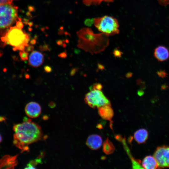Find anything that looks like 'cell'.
<instances>
[{
  "mask_svg": "<svg viewBox=\"0 0 169 169\" xmlns=\"http://www.w3.org/2000/svg\"><path fill=\"white\" fill-rule=\"evenodd\" d=\"M14 125V144L22 151H29V145L41 140L43 136L40 127L30 119H26Z\"/></svg>",
  "mask_w": 169,
  "mask_h": 169,
  "instance_id": "6da1fadb",
  "label": "cell"
},
{
  "mask_svg": "<svg viewBox=\"0 0 169 169\" xmlns=\"http://www.w3.org/2000/svg\"><path fill=\"white\" fill-rule=\"evenodd\" d=\"M79 38L77 46L92 54L104 51L109 45V36L102 33H94L89 28H83L77 32Z\"/></svg>",
  "mask_w": 169,
  "mask_h": 169,
  "instance_id": "7a4b0ae2",
  "label": "cell"
},
{
  "mask_svg": "<svg viewBox=\"0 0 169 169\" xmlns=\"http://www.w3.org/2000/svg\"><path fill=\"white\" fill-rule=\"evenodd\" d=\"M1 39L4 44L13 46L14 51H20L24 50L25 47L29 45L30 37L21 28L16 26L10 27Z\"/></svg>",
  "mask_w": 169,
  "mask_h": 169,
  "instance_id": "3957f363",
  "label": "cell"
},
{
  "mask_svg": "<svg viewBox=\"0 0 169 169\" xmlns=\"http://www.w3.org/2000/svg\"><path fill=\"white\" fill-rule=\"evenodd\" d=\"M94 24L98 30L109 36L119 33V25L116 19L105 15L94 18Z\"/></svg>",
  "mask_w": 169,
  "mask_h": 169,
  "instance_id": "277c9868",
  "label": "cell"
},
{
  "mask_svg": "<svg viewBox=\"0 0 169 169\" xmlns=\"http://www.w3.org/2000/svg\"><path fill=\"white\" fill-rule=\"evenodd\" d=\"M18 7L12 3L0 4V28L10 26L18 18Z\"/></svg>",
  "mask_w": 169,
  "mask_h": 169,
  "instance_id": "5b68a950",
  "label": "cell"
},
{
  "mask_svg": "<svg viewBox=\"0 0 169 169\" xmlns=\"http://www.w3.org/2000/svg\"><path fill=\"white\" fill-rule=\"evenodd\" d=\"M84 100L87 104L93 108H98L107 105H111L110 101L101 90H91L85 95Z\"/></svg>",
  "mask_w": 169,
  "mask_h": 169,
  "instance_id": "8992f818",
  "label": "cell"
},
{
  "mask_svg": "<svg viewBox=\"0 0 169 169\" xmlns=\"http://www.w3.org/2000/svg\"><path fill=\"white\" fill-rule=\"evenodd\" d=\"M154 156L157 162L158 168H169V146L164 145L157 147Z\"/></svg>",
  "mask_w": 169,
  "mask_h": 169,
  "instance_id": "52a82bcc",
  "label": "cell"
},
{
  "mask_svg": "<svg viewBox=\"0 0 169 169\" xmlns=\"http://www.w3.org/2000/svg\"><path fill=\"white\" fill-rule=\"evenodd\" d=\"M98 112L100 116L103 119L110 122V127L113 130L112 119L114 113L111 105H105L98 108Z\"/></svg>",
  "mask_w": 169,
  "mask_h": 169,
  "instance_id": "ba28073f",
  "label": "cell"
},
{
  "mask_svg": "<svg viewBox=\"0 0 169 169\" xmlns=\"http://www.w3.org/2000/svg\"><path fill=\"white\" fill-rule=\"evenodd\" d=\"M25 112L28 117L35 118L38 117L41 114V108L40 105L35 102H31L26 105L25 108Z\"/></svg>",
  "mask_w": 169,
  "mask_h": 169,
  "instance_id": "9c48e42d",
  "label": "cell"
},
{
  "mask_svg": "<svg viewBox=\"0 0 169 169\" xmlns=\"http://www.w3.org/2000/svg\"><path fill=\"white\" fill-rule=\"evenodd\" d=\"M44 59L43 54L37 51H33L29 55L28 64L32 67L37 68L42 64Z\"/></svg>",
  "mask_w": 169,
  "mask_h": 169,
  "instance_id": "30bf717a",
  "label": "cell"
},
{
  "mask_svg": "<svg viewBox=\"0 0 169 169\" xmlns=\"http://www.w3.org/2000/svg\"><path fill=\"white\" fill-rule=\"evenodd\" d=\"M102 144V137L99 135L92 134L89 136L86 141L87 146L91 149L97 150L100 148Z\"/></svg>",
  "mask_w": 169,
  "mask_h": 169,
  "instance_id": "8fae6325",
  "label": "cell"
},
{
  "mask_svg": "<svg viewBox=\"0 0 169 169\" xmlns=\"http://www.w3.org/2000/svg\"><path fill=\"white\" fill-rule=\"evenodd\" d=\"M17 155H6L0 160V168H13L18 164Z\"/></svg>",
  "mask_w": 169,
  "mask_h": 169,
  "instance_id": "7c38bea8",
  "label": "cell"
},
{
  "mask_svg": "<svg viewBox=\"0 0 169 169\" xmlns=\"http://www.w3.org/2000/svg\"><path fill=\"white\" fill-rule=\"evenodd\" d=\"M154 54L155 58L159 61H165L169 58V51L163 46L157 47L154 50Z\"/></svg>",
  "mask_w": 169,
  "mask_h": 169,
  "instance_id": "4fadbf2b",
  "label": "cell"
},
{
  "mask_svg": "<svg viewBox=\"0 0 169 169\" xmlns=\"http://www.w3.org/2000/svg\"><path fill=\"white\" fill-rule=\"evenodd\" d=\"M143 168L146 169H155L158 168L157 162L154 156L149 155L146 156L142 162Z\"/></svg>",
  "mask_w": 169,
  "mask_h": 169,
  "instance_id": "5bb4252c",
  "label": "cell"
},
{
  "mask_svg": "<svg viewBox=\"0 0 169 169\" xmlns=\"http://www.w3.org/2000/svg\"><path fill=\"white\" fill-rule=\"evenodd\" d=\"M149 133L145 129H141L136 131L134 135V138L136 142L139 144H143L146 142L148 138Z\"/></svg>",
  "mask_w": 169,
  "mask_h": 169,
  "instance_id": "9a60e30c",
  "label": "cell"
},
{
  "mask_svg": "<svg viewBox=\"0 0 169 169\" xmlns=\"http://www.w3.org/2000/svg\"><path fill=\"white\" fill-rule=\"evenodd\" d=\"M115 148L112 143L108 137L104 142L102 150L103 152L106 155L113 153L115 151Z\"/></svg>",
  "mask_w": 169,
  "mask_h": 169,
  "instance_id": "2e32d148",
  "label": "cell"
},
{
  "mask_svg": "<svg viewBox=\"0 0 169 169\" xmlns=\"http://www.w3.org/2000/svg\"><path fill=\"white\" fill-rule=\"evenodd\" d=\"M114 0H83V3L87 6L91 5H98L103 2H112Z\"/></svg>",
  "mask_w": 169,
  "mask_h": 169,
  "instance_id": "e0dca14e",
  "label": "cell"
},
{
  "mask_svg": "<svg viewBox=\"0 0 169 169\" xmlns=\"http://www.w3.org/2000/svg\"><path fill=\"white\" fill-rule=\"evenodd\" d=\"M41 162V159L38 158L34 160L30 161L27 165L25 168L26 169H35L38 164L40 163Z\"/></svg>",
  "mask_w": 169,
  "mask_h": 169,
  "instance_id": "ac0fdd59",
  "label": "cell"
},
{
  "mask_svg": "<svg viewBox=\"0 0 169 169\" xmlns=\"http://www.w3.org/2000/svg\"><path fill=\"white\" fill-rule=\"evenodd\" d=\"M28 53L25 50L20 51L19 55L21 59L23 61L27 60L28 59Z\"/></svg>",
  "mask_w": 169,
  "mask_h": 169,
  "instance_id": "d6986e66",
  "label": "cell"
},
{
  "mask_svg": "<svg viewBox=\"0 0 169 169\" xmlns=\"http://www.w3.org/2000/svg\"><path fill=\"white\" fill-rule=\"evenodd\" d=\"M102 88V86L101 84L98 83L94 84L90 87L91 90H101Z\"/></svg>",
  "mask_w": 169,
  "mask_h": 169,
  "instance_id": "ffe728a7",
  "label": "cell"
},
{
  "mask_svg": "<svg viewBox=\"0 0 169 169\" xmlns=\"http://www.w3.org/2000/svg\"><path fill=\"white\" fill-rule=\"evenodd\" d=\"M94 18H87L84 21V24L87 26H91L94 23Z\"/></svg>",
  "mask_w": 169,
  "mask_h": 169,
  "instance_id": "44dd1931",
  "label": "cell"
},
{
  "mask_svg": "<svg viewBox=\"0 0 169 169\" xmlns=\"http://www.w3.org/2000/svg\"><path fill=\"white\" fill-rule=\"evenodd\" d=\"M113 54L115 57H120L122 54V52L119 50L116 49L113 51Z\"/></svg>",
  "mask_w": 169,
  "mask_h": 169,
  "instance_id": "7402d4cb",
  "label": "cell"
},
{
  "mask_svg": "<svg viewBox=\"0 0 169 169\" xmlns=\"http://www.w3.org/2000/svg\"><path fill=\"white\" fill-rule=\"evenodd\" d=\"M159 4L162 6H166L169 4V0H157Z\"/></svg>",
  "mask_w": 169,
  "mask_h": 169,
  "instance_id": "603a6c76",
  "label": "cell"
},
{
  "mask_svg": "<svg viewBox=\"0 0 169 169\" xmlns=\"http://www.w3.org/2000/svg\"><path fill=\"white\" fill-rule=\"evenodd\" d=\"M34 48L33 46L29 45L25 47V51L27 52H30L33 51Z\"/></svg>",
  "mask_w": 169,
  "mask_h": 169,
  "instance_id": "cb8c5ba5",
  "label": "cell"
},
{
  "mask_svg": "<svg viewBox=\"0 0 169 169\" xmlns=\"http://www.w3.org/2000/svg\"><path fill=\"white\" fill-rule=\"evenodd\" d=\"M44 71L47 73H49L51 72L52 71L51 67L49 66L46 65L44 67Z\"/></svg>",
  "mask_w": 169,
  "mask_h": 169,
  "instance_id": "d4e9b609",
  "label": "cell"
},
{
  "mask_svg": "<svg viewBox=\"0 0 169 169\" xmlns=\"http://www.w3.org/2000/svg\"><path fill=\"white\" fill-rule=\"evenodd\" d=\"M39 48L40 50L42 51H47L49 50V46L47 44L40 46Z\"/></svg>",
  "mask_w": 169,
  "mask_h": 169,
  "instance_id": "484cf974",
  "label": "cell"
},
{
  "mask_svg": "<svg viewBox=\"0 0 169 169\" xmlns=\"http://www.w3.org/2000/svg\"><path fill=\"white\" fill-rule=\"evenodd\" d=\"M16 26L21 29L23 28V25L20 19H19V20L17 22Z\"/></svg>",
  "mask_w": 169,
  "mask_h": 169,
  "instance_id": "4316f807",
  "label": "cell"
},
{
  "mask_svg": "<svg viewBox=\"0 0 169 169\" xmlns=\"http://www.w3.org/2000/svg\"><path fill=\"white\" fill-rule=\"evenodd\" d=\"M13 0H0V4L5 3H12Z\"/></svg>",
  "mask_w": 169,
  "mask_h": 169,
  "instance_id": "83f0119b",
  "label": "cell"
},
{
  "mask_svg": "<svg viewBox=\"0 0 169 169\" xmlns=\"http://www.w3.org/2000/svg\"><path fill=\"white\" fill-rule=\"evenodd\" d=\"M59 57L62 58H65L67 57V54L66 51L63 52L58 55Z\"/></svg>",
  "mask_w": 169,
  "mask_h": 169,
  "instance_id": "f1b7e54d",
  "label": "cell"
},
{
  "mask_svg": "<svg viewBox=\"0 0 169 169\" xmlns=\"http://www.w3.org/2000/svg\"><path fill=\"white\" fill-rule=\"evenodd\" d=\"M77 71V69L74 68L72 69L70 72V75L71 76H73L75 74Z\"/></svg>",
  "mask_w": 169,
  "mask_h": 169,
  "instance_id": "f546056e",
  "label": "cell"
},
{
  "mask_svg": "<svg viewBox=\"0 0 169 169\" xmlns=\"http://www.w3.org/2000/svg\"><path fill=\"white\" fill-rule=\"evenodd\" d=\"M98 68L100 69L103 70L104 69V67L102 65L100 64H98Z\"/></svg>",
  "mask_w": 169,
  "mask_h": 169,
  "instance_id": "4dcf8cb0",
  "label": "cell"
},
{
  "mask_svg": "<svg viewBox=\"0 0 169 169\" xmlns=\"http://www.w3.org/2000/svg\"><path fill=\"white\" fill-rule=\"evenodd\" d=\"M36 43V40L35 39H33L30 41V43L32 45L35 44Z\"/></svg>",
  "mask_w": 169,
  "mask_h": 169,
  "instance_id": "1f68e13d",
  "label": "cell"
},
{
  "mask_svg": "<svg viewBox=\"0 0 169 169\" xmlns=\"http://www.w3.org/2000/svg\"><path fill=\"white\" fill-rule=\"evenodd\" d=\"M132 74L131 72H128L126 74V77L127 78H130L131 77Z\"/></svg>",
  "mask_w": 169,
  "mask_h": 169,
  "instance_id": "d6a6232c",
  "label": "cell"
},
{
  "mask_svg": "<svg viewBox=\"0 0 169 169\" xmlns=\"http://www.w3.org/2000/svg\"><path fill=\"white\" fill-rule=\"evenodd\" d=\"M2 140V136L0 134V143L1 142Z\"/></svg>",
  "mask_w": 169,
  "mask_h": 169,
  "instance_id": "836d02e7",
  "label": "cell"
}]
</instances>
